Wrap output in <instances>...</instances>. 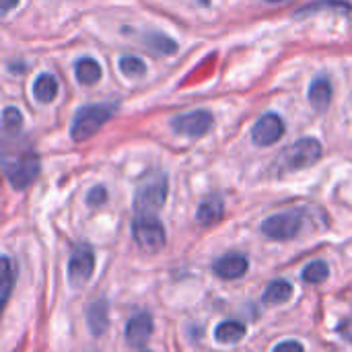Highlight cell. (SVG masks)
Here are the masks:
<instances>
[{
  "label": "cell",
  "mask_w": 352,
  "mask_h": 352,
  "mask_svg": "<svg viewBox=\"0 0 352 352\" xmlns=\"http://www.w3.org/2000/svg\"><path fill=\"white\" fill-rule=\"evenodd\" d=\"M23 128V116L16 107H6L2 111V132L4 136H19Z\"/></svg>",
  "instance_id": "ffe728a7"
},
{
  "label": "cell",
  "mask_w": 352,
  "mask_h": 352,
  "mask_svg": "<svg viewBox=\"0 0 352 352\" xmlns=\"http://www.w3.org/2000/svg\"><path fill=\"white\" fill-rule=\"evenodd\" d=\"M153 330H155L153 316L148 311H140V314L132 316L130 322L126 324V340L132 346H142L148 342Z\"/></svg>",
  "instance_id": "8fae6325"
},
{
  "label": "cell",
  "mask_w": 352,
  "mask_h": 352,
  "mask_svg": "<svg viewBox=\"0 0 352 352\" xmlns=\"http://www.w3.org/2000/svg\"><path fill=\"white\" fill-rule=\"evenodd\" d=\"M120 70H122V74H126L128 78H140V76H144L146 66H144V62H142L140 58H136V56H124V58L120 60Z\"/></svg>",
  "instance_id": "603a6c76"
},
{
  "label": "cell",
  "mask_w": 352,
  "mask_h": 352,
  "mask_svg": "<svg viewBox=\"0 0 352 352\" xmlns=\"http://www.w3.org/2000/svg\"><path fill=\"white\" fill-rule=\"evenodd\" d=\"M107 202V190L103 186H95L93 190H89L87 194V204L91 208H97V206H103Z\"/></svg>",
  "instance_id": "cb8c5ba5"
},
{
  "label": "cell",
  "mask_w": 352,
  "mask_h": 352,
  "mask_svg": "<svg viewBox=\"0 0 352 352\" xmlns=\"http://www.w3.org/2000/svg\"><path fill=\"white\" fill-rule=\"evenodd\" d=\"M283 134H285V122L276 113L262 116L252 128V140L258 146H270V144L278 142L283 138Z\"/></svg>",
  "instance_id": "9c48e42d"
},
{
  "label": "cell",
  "mask_w": 352,
  "mask_h": 352,
  "mask_svg": "<svg viewBox=\"0 0 352 352\" xmlns=\"http://www.w3.org/2000/svg\"><path fill=\"white\" fill-rule=\"evenodd\" d=\"M95 270V254L91 250V245L87 243H78L68 260V283L72 289H80L85 287Z\"/></svg>",
  "instance_id": "52a82bcc"
},
{
  "label": "cell",
  "mask_w": 352,
  "mask_h": 352,
  "mask_svg": "<svg viewBox=\"0 0 352 352\" xmlns=\"http://www.w3.org/2000/svg\"><path fill=\"white\" fill-rule=\"evenodd\" d=\"M223 214H225V202H223L221 196L212 194V196H208V198L202 200V204L198 206L196 219H198L200 225L210 227V225L219 223L223 219Z\"/></svg>",
  "instance_id": "4fadbf2b"
},
{
  "label": "cell",
  "mask_w": 352,
  "mask_h": 352,
  "mask_svg": "<svg viewBox=\"0 0 352 352\" xmlns=\"http://www.w3.org/2000/svg\"><path fill=\"white\" fill-rule=\"evenodd\" d=\"M309 103L316 111H326L332 103V85L326 76H318L309 87Z\"/></svg>",
  "instance_id": "5bb4252c"
},
{
  "label": "cell",
  "mask_w": 352,
  "mask_h": 352,
  "mask_svg": "<svg viewBox=\"0 0 352 352\" xmlns=\"http://www.w3.org/2000/svg\"><path fill=\"white\" fill-rule=\"evenodd\" d=\"M328 276H330V268L324 260H316L303 270V280L307 285H322L328 280Z\"/></svg>",
  "instance_id": "44dd1931"
},
{
  "label": "cell",
  "mask_w": 352,
  "mask_h": 352,
  "mask_svg": "<svg viewBox=\"0 0 352 352\" xmlns=\"http://www.w3.org/2000/svg\"><path fill=\"white\" fill-rule=\"evenodd\" d=\"M214 124V118L208 109H196V111H190V113H182V116H175L171 120V128L173 132L182 134V136H188V138H200L204 136Z\"/></svg>",
  "instance_id": "ba28073f"
},
{
  "label": "cell",
  "mask_w": 352,
  "mask_h": 352,
  "mask_svg": "<svg viewBox=\"0 0 352 352\" xmlns=\"http://www.w3.org/2000/svg\"><path fill=\"white\" fill-rule=\"evenodd\" d=\"M116 103H99V105H85L76 111L72 120V138L76 142L91 138L101 126H105L111 116L116 113Z\"/></svg>",
  "instance_id": "3957f363"
},
{
  "label": "cell",
  "mask_w": 352,
  "mask_h": 352,
  "mask_svg": "<svg viewBox=\"0 0 352 352\" xmlns=\"http://www.w3.org/2000/svg\"><path fill=\"white\" fill-rule=\"evenodd\" d=\"M14 283H16V266H14V262L8 256H2V285H0V289H2V303L8 301Z\"/></svg>",
  "instance_id": "d6986e66"
},
{
  "label": "cell",
  "mask_w": 352,
  "mask_h": 352,
  "mask_svg": "<svg viewBox=\"0 0 352 352\" xmlns=\"http://www.w3.org/2000/svg\"><path fill=\"white\" fill-rule=\"evenodd\" d=\"M291 297H293V285L289 280H274L264 291L262 301L268 305H280V303H287Z\"/></svg>",
  "instance_id": "ac0fdd59"
},
{
  "label": "cell",
  "mask_w": 352,
  "mask_h": 352,
  "mask_svg": "<svg viewBox=\"0 0 352 352\" xmlns=\"http://www.w3.org/2000/svg\"><path fill=\"white\" fill-rule=\"evenodd\" d=\"M74 74H76V80L82 82V85H95L99 78H101V66L97 60L93 58H80L76 64H74Z\"/></svg>",
  "instance_id": "2e32d148"
},
{
  "label": "cell",
  "mask_w": 352,
  "mask_h": 352,
  "mask_svg": "<svg viewBox=\"0 0 352 352\" xmlns=\"http://www.w3.org/2000/svg\"><path fill=\"white\" fill-rule=\"evenodd\" d=\"M87 324L93 336H103L109 328V307L105 299H97L87 309Z\"/></svg>",
  "instance_id": "7c38bea8"
},
{
  "label": "cell",
  "mask_w": 352,
  "mask_h": 352,
  "mask_svg": "<svg viewBox=\"0 0 352 352\" xmlns=\"http://www.w3.org/2000/svg\"><path fill=\"white\" fill-rule=\"evenodd\" d=\"M33 95L39 103H52L58 95V80L52 74H39L33 82Z\"/></svg>",
  "instance_id": "e0dca14e"
},
{
  "label": "cell",
  "mask_w": 352,
  "mask_h": 352,
  "mask_svg": "<svg viewBox=\"0 0 352 352\" xmlns=\"http://www.w3.org/2000/svg\"><path fill=\"white\" fill-rule=\"evenodd\" d=\"M19 4V0H0V12L2 14H6L10 8H14Z\"/></svg>",
  "instance_id": "4316f807"
},
{
  "label": "cell",
  "mask_w": 352,
  "mask_h": 352,
  "mask_svg": "<svg viewBox=\"0 0 352 352\" xmlns=\"http://www.w3.org/2000/svg\"><path fill=\"white\" fill-rule=\"evenodd\" d=\"M132 235L136 243L148 254L161 252L167 241L165 227L161 225L157 214H136V219L132 221Z\"/></svg>",
  "instance_id": "5b68a950"
},
{
  "label": "cell",
  "mask_w": 352,
  "mask_h": 352,
  "mask_svg": "<svg viewBox=\"0 0 352 352\" xmlns=\"http://www.w3.org/2000/svg\"><path fill=\"white\" fill-rule=\"evenodd\" d=\"M2 171L14 190H25L39 175V157L27 142L21 144L16 140V136H14V142L4 138V142H2Z\"/></svg>",
  "instance_id": "6da1fadb"
},
{
  "label": "cell",
  "mask_w": 352,
  "mask_h": 352,
  "mask_svg": "<svg viewBox=\"0 0 352 352\" xmlns=\"http://www.w3.org/2000/svg\"><path fill=\"white\" fill-rule=\"evenodd\" d=\"M338 332L346 338V340H351L352 342V320H349V322H344L340 328H338Z\"/></svg>",
  "instance_id": "484cf974"
},
{
  "label": "cell",
  "mask_w": 352,
  "mask_h": 352,
  "mask_svg": "<svg viewBox=\"0 0 352 352\" xmlns=\"http://www.w3.org/2000/svg\"><path fill=\"white\" fill-rule=\"evenodd\" d=\"M266 2H285V0H266Z\"/></svg>",
  "instance_id": "83f0119b"
},
{
  "label": "cell",
  "mask_w": 352,
  "mask_h": 352,
  "mask_svg": "<svg viewBox=\"0 0 352 352\" xmlns=\"http://www.w3.org/2000/svg\"><path fill=\"white\" fill-rule=\"evenodd\" d=\"M272 352H303V344L297 340H287V342H280Z\"/></svg>",
  "instance_id": "d4e9b609"
},
{
  "label": "cell",
  "mask_w": 352,
  "mask_h": 352,
  "mask_svg": "<svg viewBox=\"0 0 352 352\" xmlns=\"http://www.w3.org/2000/svg\"><path fill=\"white\" fill-rule=\"evenodd\" d=\"M245 332H248L245 324H241V322H233V320H227V322H223V324H219V326H217V330H214V338H217L221 344H235V342H239V340L245 336Z\"/></svg>",
  "instance_id": "9a60e30c"
},
{
  "label": "cell",
  "mask_w": 352,
  "mask_h": 352,
  "mask_svg": "<svg viewBox=\"0 0 352 352\" xmlns=\"http://www.w3.org/2000/svg\"><path fill=\"white\" fill-rule=\"evenodd\" d=\"M144 352H151V351H144Z\"/></svg>",
  "instance_id": "f1b7e54d"
},
{
  "label": "cell",
  "mask_w": 352,
  "mask_h": 352,
  "mask_svg": "<svg viewBox=\"0 0 352 352\" xmlns=\"http://www.w3.org/2000/svg\"><path fill=\"white\" fill-rule=\"evenodd\" d=\"M301 227H303V214L291 210V212H278V214L268 217L262 223V233L268 239L289 241V239H293V237L299 235Z\"/></svg>",
  "instance_id": "8992f818"
},
{
  "label": "cell",
  "mask_w": 352,
  "mask_h": 352,
  "mask_svg": "<svg viewBox=\"0 0 352 352\" xmlns=\"http://www.w3.org/2000/svg\"><path fill=\"white\" fill-rule=\"evenodd\" d=\"M248 268H250V260L243 254H225L212 264V272L223 280L243 278L248 274Z\"/></svg>",
  "instance_id": "30bf717a"
},
{
  "label": "cell",
  "mask_w": 352,
  "mask_h": 352,
  "mask_svg": "<svg viewBox=\"0 0 352 352\" xmlns=\"http://www.w3.org/2000/svg\"><path fill=\"white\" fill-rule=\"evenodd\" d=\"M165 200H167V175L157 171L140 182L134 198V210L136 214H157L165 206Z\"/></svg>",
  "instance_id": "7a4b0ae2"
},
{
  "label": "cell",
  "mask_w": 352,
  "mask_h": 352,
  "mask_svg": "<svg viewBox=\"0 0 352 352\" xmlns=\"http://www.w3.org/2000/svg\"><path fill=\"white\" fill-rule=\"evenodd\" d=\"M144 41L155 54H175L177 52V43L171 37H167L165 33H151V35H146Z\"/></svg>",
  "instance_id": "7402d4cb"
},
{
  "label": "cell",
  "mask_w": 352,
  "mask_h": 352,
  "mask_svg": "<svg viewBox=\"0 0 352 352\" xmlns=\"http://www.w3.org/2000/svg\"><path fill=\"white\" fill-rule=\"evenodd\" d=\"M320 159H322V144L316 138H301L283 153L278 165L283 173H289V171L307 169L316 165Z\"/></svg>",
  "instance_id": "277c9868"
}]
</instances>
